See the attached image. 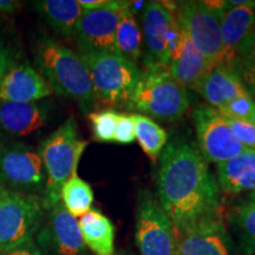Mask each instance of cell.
Segmentation results:
<instances>
[{
  "instance_id": "29",
  "label": "cell",
  "mask_w": 255,
  "mask_h": 255,
  "mask_svg": "<svg viewBox=\"0 0 255 255\" xmlns=\"http://www.w3.org/2000/svg\"><path fill=\"white\" fill-rule=\"evenodd\" d=\"M229 126L232 128V131L240 141V143L245 148L255 149V127L251 122H244L234 119L226 117Z\"/></svg>"
},
{
  "instance_id": "25",
  "label": "cell",
  "mask_w": 255,
  "mask_h": 255,
  "mask_svg": "<svg viewBox=\"0 0 255 255\" xmlns=\"http://www.w3.org/2000/svg\"><path fill=\"white\" fill-rule=\"evenodd\" d=\"M131 116L135 122L136 139L138 141L139 146L152 163H156L161 156V151L167 144V131L150 117L141 114H132Z\"/></svg>"
},
{
  "instance_id": "5",
  "label": "cell",
  "mask_w": 255,
  "mask_h": 255,
  "mask_svg": "<svg viewBox=\"0 0 255 255\" xmlns=\"http://www.w3.org/2000/svg\"><path fill=\"white\" fill-rule=\"evenodd\" d=\"M81 56L90 73L95 101L109 107L128 105L141 77L137 64L120 53L101 52Z\"/></svg>"
},
{
  "instance_id": "3",
  "label": "cell",
  "mask_w": 255,
  "mask_h": 255,
  "mask_svg": "<svg viewBox=\"0 0 255 255\" xmlns=\"http://www.w3.org/2000/svg\"><path fill=\"white\" fill-rule=\"evenodd\" d=\"M88 142L79 138L77 123L65 121L39 145L46 182L44 188V208L49 210L60 202V191L66 181L77 173L79 159Z\"/></svg>"
},
{
  "instance_id": "33",
  "label": "cell",
  "mask_w": 255,
  "mask_h": 255,
  "mask_svg": "<svg viewBox=\"0 0 255 255\" xmlns=\"http://www.w3.org/2000/svg\"><path fill=\"white\" fill-rule=\"evenodd\" d=\"M0 255H46L39 247L34 240L27 241L25 244L19 245L17 247L9 248V250L0 251Z\"/></svg>"
},
{
  "instance_id": "32",
  "label": "cell",
  "mask_w": 255,
  "mask_h": 255,
  "mask_svg": "<svg viewBox=\"0 0 255 255\" xmlns=\"http://www.w3.org/2000/svg\"><path fill=\"white\" fill-rule=\"evenodd\" d=\"M229 65L234 69L237 75L240 78V81L244 87L246 88L252 97H255V69L248 68V66L242 65V64L238 63L237 60H232Z\"/></svg>"
},
{
  "instance_id": "9",
  "label": "cell",
  "mask_w": 255,
  "mask_h": 255,
  "mask_svg": "<svg viewBox=\"0 0 255 255\" xmlns=\"http://www.w3.org/2000/svg\"><path fill=\"white\" fill-rule=\"evenodd\" d=\"M196 141L199 151L207 163H222L245 150L235 137L225 116L208 104H201L194 110Z\"/></svg>"
},
{
  "instance_id": "19",
  "label": "cell",
  "mask_w": 255,
  "mask_h": 255,
  "mask_svg": "<svg viewBox=\"0 0 255 255\" xmlns=\"http://www.w3.org/2000/svg\"><path fill=\"white\" fill-rule=\"evenodd\" d=\"M218 184L226 194H250L255 191V149H245L241 154L216 164Z\"/></svg>"
},
{
  "instance_id": "13",
  "label": "cell",
  "mask_w": 255,
  "mask_h": 255,
  "mask_svg": "<svg viewBox=\"0 0 255 255\" xmlns=\"http://www.w3.org/2000/svg\"><path fill=\"white\" fill-rule=\"evenodd\" d=\"M36 244L46 255H87L77 219L62 202L49 209L45 225L36 234Z\"/></svg>"
},
{
  "instance_id": "31",
  "label": "cell",
  "mask_w": 255,
  "mask_h": 255,
  "mask_svg": "<svg viewBox=\"0 0 255 255\" xmlns=\"http://www.w3.org/2000/svg\"><path fill=\"white\" fill-rule=\"evenodd\" d=\"M233 60H237L238 63L248 68L255 69V32L242 41Z\"/></svg>"
},
{
  "instance_id": "22",
  "label": "cell",
  "mask_w": 255,
  "mask_h": 255,
  "mask_svg": "<svg viewBox=\"0 0 255 255\" xmlns=\"http://www.w3.org/2000/svg\"><path fill=\"white\" fill-rule=\"evenodd\" d=\"M83 241L95 255H115V226L108 216L90 209L79 218Z\"/></svg>"
},
{
  "instance_id": "27",
  "label": "cell",
  "mask_w": 255,
  "mask_h": 255,
  "mask_svg": "<svg viewBox=\"0 0 255 255\" xmlns=\"http://www.w3.org/2000/svg\"><path fill=\"white\" fill-rule=\"evenodd\" d=\"M120 113L115 110L104 109L89 114L94 138L98 142H115L117 120Z\"/></svg>"
},
{
  "instance_id": "35",
  "label": "cell",
  "mask_w": 255,
  "mask_h": 255,
  "mask_svg": "<svg viewBox=\"0 0 255 255\" xmlns=\"http://www.w3.org/2000/svg\"><path fill=\"white\" fill-rule=\"evenodd\" d=\"M78 2L84 11L115 7L122 4V1H119V0H78Z\"/></svg>"
},
{
  "instance_id": "2",
  "label": "cell",
  "mask_w": 255,
  "mask_h": 255,
  "mask_svg": "<svg viewBox=\"0 0 255 255\" xmlns=\"http://www.w3.org/2000/svg\"><path fill=\"white\" fill-rule=\"evenodd\" d=\"M38 71L53 92L75 101L82 111L95 103L94 90L87 64L82 56L49 36H41L33 51Z\"/></svg>"
},
{
  "instance_id": "10",
  "label": "cell",
  "mask_w": 255,
  "mask_h": 255,
  "mask_svg": "<svg viewBox=\"0 0 255 255\" xmlns=\"http://www.w3.org/2000/svg\"><path fill=\"white\" fill-rule=\"evenodd\" d=\"M142 31L146 47L145 66H168L182 34L175 12L163 2H145Z\"/></svg>"
},
{
  "instance_id": "17",
  "label": "cell",
  "mask_w": 255,
  "mask_h": 255,
  "mask_svg": "<svg viewBox=\"0 0 255 255\" xmlns=\"http://www.w3.org/2000/svg\"><path fill=\"white\" fill-rule=\"evenodd\" d=\"M182 28V26H181ZM212 64L199 52L182 28L181 39L167 66L175 81L186 89L195 90L203 76L212 68Z\"/></svg>"
},
{
  "instance_id": "12",
  "label": "cell",
  "mask_w": 255,
  "mask_h": 255,
  "mask_svg": "<svg viewBox=\"0 0 255 255\" xmlns=\"http://www.w3.org/2000/svg\"><path fill=\"white\" fill-rule=\"evenodd\" d=\"M176 237L178 255H233L222 208L176 232Z\"/></svg>"
},
{
  "instance_id": "7",
  "label": "cell",
  "mask_w": 255,
  "mask_h": 255,
  "mask_svg": "<svg viewBox=\"0 0 255 255\" xmlns=\"http://www.w3.org/2000/svg\"><path fill=\"white\" fill-rule=\"evenodd\" d=\"M226 1H183L177 6L178 23L199 52L212 65L225 58L221 37V12Z\"/></svg>"
},
{
  "instance_id": "15",
  "label": "cell",
  "mask_w": 255,
  "mask_h": 255,
  "mask_svg": "<svg viewBox=\"0 0 255 255\" xmlns=\"http://www.w3.org/2000/svg\"><path fill=\"white\" fill-rule=\"evenodd\" d=\"M52 94L45 78L27 63H14L0 79V102L37 103Z\"/></svg>"
},
{
  "instance_id": "30",
  "label": "cell",
  "mask_w": 255,
  "mask_h": 255,
  "mask_svg": "<svg viewBox=\"0 0 255 255\" xmlns=\"http://www.w3.org/2000/svg\"><path fill=\"white\" fill-rule=\"evenodd\" d=\"M135 139V122H133L132 116L128 114H120L116 131H115V142L121 143V144H130Z\"/></svg>"
},
{
  "instance_id": "34",
  "label": "cell",
  "mask_w": 255,
  "mask_h": 255,
  "mask_svg": "<svg viewBox=\"0 0 255 255\" xmlns=\"http://www.w3.org/2000/svg\"><path fill=\"white\" fill-rule=\"evenodd\" d=\"M14 63L13 51L11 50V47L6 45L5 41L0 39V79Z\"/></svg>"
},
{
  "instance_id": "36",
  "label": "cell",
  "mask_w": 255,
  "mask_h": 255,
  "mask_svg": "<svg viewBox=\"0 0 255 255\" xmlns=\"http://www.w3.org/2000/svg\"><path fill=\"white\" fill-rule=\"evenodd\" d=\"M18 6L17 1L12 0H0V14L1 13H11Z\"/></svg>"
},
{
  "instance_id": "4",
  "label": "cell",
  "mask_w": 255,
  "mask_h": 255,
  "mask_svg": "<svg viewBox=\"0 0 255 255\" xmlns=\"http://www.w3.org/2000/svg\"><path fill=\"white\" fill-rule=\"evenodd\" d=\"M156 120L174 122L189 109L187 90L175 81L167 66H145L127 105Z\"/></svg>"
},
{
  "instance_id": "14",
  "label": "cell",
  "mask_w": 255,
  "mask_h": 255,
  "mask_svg": "<svg viewBox=\"0 0 255 255\" xmlns=\"http://www.w3.org/2000/svg\"><path fill=\"white\" fill-rule=\"evenodd\" d=\"M124 4L126 1L115 7L84 11L73 34L79 55L119 53L116 49V30L120 8Z\"/></svg>"
},
{
  "instance_id": "23",
  "label": "cell",
  "mask_w": 255,
  "mask_h": 255,
  "mask_svg": "<svg viewBox=\"0 0 255 255\" xmlns=\"http://www.w3.org/2000/svg\"><path fill=\"white\" fill-rule=\"evenodd\" d=\"M228 221L244 255L255 254V191L247 194L228 213Z\"/></svg>"
},
{
  "instance_id": "11",
  "label": "cell",
  "mask_w": 255,
  "mask_h": 255,
  "mask_svg": "<svg viewBox=\"0 0 255 255\" xmlns=\"http://www.w3.org/2000/svg\"><path fill=\"white\" fill-rule=\"evenodd\" d=\"M45 182L39 151L23 143L0 145V186L34 194L45 188Z\"/></svg>"
},
{
  "instance_id": "26",
  "label": "cell",
  "mask_w": 255,
  "mask_h": 255,
  "mask_svg": "<svg viewBox=\"0 0 255 255\" xmlns=\"http://www.w3.org/2000/svg\"><path fill=\"white\" fill-rule=\"evenodd\" d=\"M60 202L73 218H82L91 209L94 191L87 181L73 174L66 181L60 191Z\"/></svg>"
},
{
  "instance_id": "18",
  "label": "cell",
  "mask_w": 255,
  "mask_h": 255,
  "mask_svg": "<svg viewBox=\"0 0 255 255\" xmlns=\"http://www.w3.org/2000/svg\"><path fill=\"white\" fill-rule=\"evenodd\" d=\"M255 32V8L226 1L221 12V37L225 64H231L242 41Z\"/></svg>"
},
{
  "instance_id": "28",
  "label": "cell",
  "mask_w": 255,
  "mask_h": 255,
  "mask_svg": "<svg viewBox=\"0 0 255 255\" xmlns=\"http://www.w3.org/2000/svg\"><path fill=\"white\" fill-rule=\"evenodd\" d=\"M216 110H219L223 116L229 117V119L251 122L255 110V101L251 95L244 96V97H239L237 100L229 102Z\"/></svg>"
},
{
  "instance_id": "1",
  "label": "cell",
  "mask_w": 255,
  "mask_h": 255,
  "mask_svg": "<svg viewBox=\"0 0 255 255\" xmlns=\"http://www.w3.org/2000/svg\"><path fill=\"white\" fill-rule=\"evenodd\" d=\"M156 186L159 203L176 232L222 208L208 163L195 145L180 137L164 146Z\"/></svg>"
},
{
  "instance_id": "6",
  "label": "cell",
  "mask_w": 255,
  "mask_h": 255,
  "mask_svg": "<svg viewBox=\"0 0 255 255\" xmlns=\"http://www.w3.org/2000/svg\"><path fill=\"white\" fill-rule=\"evenodd\" d=\"M43 199L0 186V251L33 240L44 220Z\"/></svg>"
},
{
  "instance_id": "20",
  "label": "cell",
  "mask_w": 255,
  "mask_h": 255,
  "mask_svg": "<svg viewBox=\"0 0 255 255\" xmlns=\"http://www.w3.org/2000/svg\"><path fill=\"white\" fill-rule=\"evenodd\" d=\"M46 111L38 103L0 102V132L11 137H24L45 124Z\"/></svg>"
},
{
  "instance_id": "21",
  "label": "cell",
  "mask_w": 255,
  "mask_h": 255,
  "mask_svg": "<svg viewBox=\"0 0 255 255\" xmlns=\"http://www.w3.org/2000/svg\"><path fill=\"white\" fill-rule=\"evenodd\" d=\"M33 7L56 33L64 38H73L76 26L84 9L78 0H39Z\"/></svg>"
},
{
  "instance_id": "8",
  "label": "cell",
  "mask_w": 255,
  "mask_h": 255,
  "mask_svg": "<svg viewBox=\"0 0 255 255\" xmlns=\"http://www.w3.org/2000/svg\"><path fill=\"white\" fill-rule=\"evenodd\" d=\"M136 244L139 255H178L175 228L157 197L149 190L138 196Z\"/></svg>"
},
{
  "instance_id": "24",
  "label": "cell",
  "mask_w": 255,
  "mask_h": 255,
  "mask_svg": "<svg viewBox=\"0 0 255 255\" xmlns=\"http://www.w3.org/2000/svg\"><path fill=\"white\" fill-rule=\"evenodd\" d=\"M117 52L137 64L142 57V31L131 9V2L126 1L119 12L116 30Z\"/></svg>"
},
{
  "instance_id": "37",
  "label": "cell",
  "mask_w": 255,
  "mask_h": 255,
  "mask_svg": "<svg viewBox=\"0 0 255 255\" xmlns=\"http://www.w3.org/2000/svg\"><path fill=\"white\" fill-rule=\"evenodd\" d=\"M251 123H252V124H253V126L255 127V110H254V114H253V116H252Z\"/></svg>"
},
{
  "instance_id": "16",
  "label": "cell",
  "mask_w": 255,
  "mask_h": 255,
  "mask_svg": "<svg viewBox=\"0 0 255 255\" xmlns=\"http://www.w3.org/2000/svg\"><path fill=\"white\" fill-rule=\"evenodd\" d=\"M195 90L208 105L215 109H220L239 97L250 95L234 69L225 63L213 65L201 79Z\"/></svg>"
}]
</instances>
